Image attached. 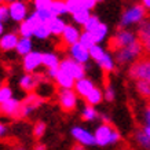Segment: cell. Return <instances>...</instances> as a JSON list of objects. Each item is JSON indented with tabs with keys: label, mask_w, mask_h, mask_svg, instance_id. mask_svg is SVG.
<instances>
[{
	"label": "cell",
	"mask_w": 150,
	"mask_h": 150,
	"mask_svg": "<svg viewBox=\"0 0 150 150\" xmlns=\"http://www.w3.org/2000/svg\"><path fill=\"white\" fill-rule=\"evenodd\" d=\"M13 1H15V0H4V3H7V4H8V3H13Z\"/></svg>",
	"instance_id": "obj_53"
},
{
	"label": "cell",
	"mask_w": 150,
	"mask_h": 150,
	"mask_svg": "<svg viewBox=\"0 0 150 150\" xmlns=\"http://www.w3.org/2000/svg\"><path fill=\"white\" fill-rule=\"evenodd\" d=\"M54 81L59 88H74V83H76V80H74L69 73H66V72H64V70L59 69Z\"/></svg>",
	"instance_id": "obj_20"
},
{
	"label": "cell",
	"mask_w": 150,
	"mask_h": 150,
	"mask_svg": "<svg viewBox=\"0 0 150 150\" xmlns=\"http://www.w3.org/2000/svg\"><path fill=\"white\" fill-rule=\"evenodd\" d=\"M23 102L28 105H30V106H33L35 109H39L41 105H43V102H44V98L35 91V92H29L26 95V98L23 99Z\"/></svg>",
	"instance_id": "obj_29"
},
{
	"label": "cell",
	"mask_w": 150,
	"mask_h": 150,
	"mask_svg": "<svg viewBox=\"0 0 150 150\" xmlns=\"http://www.w3.org/2000/svg\"><path fill=\"white\" fill-rule=\"evenodd\" d=\"M59 69L64 70V72L69 73L74 80H79V79L86 77V65H81L73 61L72 58H64L61 59V65H59Z\"/></svg>",
	"instance_id": "obj_10"
},
{
	"label": "cell",
	"mask_w": 150,
	"mask_h": 150,
	"mask_svg": "<svg viewBox=\"0 0 150 150\" xmlns=\"http://www.w3.org/2000/svg\"><path fill=\"white\" fill-rule=\"evenodd\" d=\"M90 17H91V10L81 8V10H79L77 13L72 14V21H73V23L77 25V26H84Z\"/></svg>",
	"instance_id": "obj_26"
},
{
	"label": "cell",
	"mask_w": 150,
	"mask_h": 150,
	"mask_svg": "<svg viewBox=\"0 0 150 150\" xmlns=\"http://www.w3.org/2000/svg\"><path fill=\"white\" fill-rule=\"evenodd\" d=\"M17 32L21 37H33V28L28 23L26 19L23 22L18 23V30Z\"/></svg>",
	"instance_id": "obj_36"
},
{
	"label": "cell",
	"mask_w": 150,
	"mask_h": 150,
	"mask_svg": "<svg viewBox=\"0 0 150 150\" xmlns=\"http://www.w3.org/2000/svg\"><path fill=\"white\" fill-rule=\"evenodd\" d=\"M80 36H81V30H80V28L77 25H74V23H68L66 28H65L64 33H62V41H64L65 46H72L74 43H79L80 40Z\"/></svg>",
	"instance_id": "obj_15"
},
{
	"label": "cell",
	"mask_w": 150,
	"mask_h": 150,
	"mask_svg": "<svg viewBox=\"0 0 150 150\" xmlns=\"http://www.w3.org/2000/svg\"><path fill=\"white\" fill-rule=\"evenodd\" d=\"M33 51V40L32 37H19V41L17 44V48H15V52L21 57H25L29 52Z\"/></svg>",
	"instance_id": "obj_22"
},
{
	"label": "cell",
	"mask_w": 150,
	"mask_h": 150,
	"mask_svg": "<svg viewBox=\"0 0 150 150\" xmlns=\"http://www.w3.org/2000/svg\"><path fill=\"white\" fill-rule=\"evenodd\" d=\"M0 113H1V109H0Z\"/></svg>",
	"instance_id": "obj_56"
},
{
	"label": "cell",
	"mask_w": 150,
	"mask_h": 150,
	"mask_svg": "<svg viewBox=\"0 0 150 150\" xmlns=\"http://www.w3.org/2000/svg\"><path fill=\"white\" fill-rule=\"evenodd\" d=\"M81 118L84 121H88V123H91V121H95L98 118L100 117L99 112L96 109V106H92V105H84L81 109V113H80Z\"/></svg>",
	"instance_id": "obj_23"
},
{
	"label": "cell",
	"mask_w": 150,
	"mask_h": 150,
	"mask_svg": "<svg viewBox=\"0 0 150 150\" xmlns=\"http://www.w3.org/2000/svg\"><path fill=\"white\" fill-rule=\"evenodd\" d=\"M65 4L68 7V13L72 15V14L77 13L79 10L84 8L81 0H65Z\"/></svg>",
	"instance_id": "obj_37"
},
{
	"label": "cell",
	"mask_w": 150,
	"mask_h": 150,
	"mask_svg": "<svg viewBox=\"0 0 150 150\" xmlns=\"http://www.w3.org/2000/svg\"><path fill=\"white\" fill-rule=\"evenodd\" d=\"M58 70H59V69H46V73H44V76H46L48 80H55Z\"/></svg>",
	"instance_id": "obj_43"
},
{
	"label": "cell",
	"mask_w": 150,
	"mask_h": 150,
	"mask_svg": "<svg viewBox=\"0 0 150 150\" xmlns=\"http://www.w3.org/2000/svg\"><path fill=\"white\" fill-rule=\"evenodd\" d=\"M87 105H92V106H98L99 103H102L105 100V96H103V91L100 90L99 87H95L88 95L84 98Z\"/></svg>",
	"instance_id": "obj_24"
},
{
	"label": "cell",
	"mask_w": 150,
	"mask_h": 150,
	"mask_svg": "<svg viewBox=\"0 0 150 150\" xmlns=\"http://www.w3.org/2000/svg\"><path fill=\"white\" fill-rule=\"evenodd\" d=\"M92 36L95 39V43L96 44H100V43H103L106 40V37L109 36V26L106 25V23H100L99 26L96 28L95 30L92 32Z\"/></svg>",
	"instance_id": "obj_27"
},
{
	"label": "cell",
	"mask_w": 150,
	"mask_h": 150,
	"mask_svg": "<svg viewBox=\"0 0 150 150\" xmlns=\"http://www.w3.org/2000/svg\"><path fill=\"white\" fill-rule=\"evenodd\" d=\"M7 132H8L7 127H6L3 123H0V139H1V138H4L6 135H7Z\"/></svg>",
	"instance_id": "obj_45"
},
{
	"label": "cell",
	"mask_w": 150,
	"mask_h": 150,
	"mask_svg": "<svg viewBox=\"0 0 150 150\" xmlns=\"http://www.w3.org/2000/svg\"><path fill=\"white\" fill-rule=\"evenodd\" d=\"M21 106H22V100H19L18 98H11L7 102L0 105L1 113L4 116H8L11 118H19V113H21Z\"/></svg>",
	"instance_id": "obj_14"
},
{
	"label": "cell",
	"mask_w": 150,
	"mask_h": 150,
	"mask_svg": "<svg viewBox=\"0 0 150 150\" xmlns=\"http://www.w3.org/2000/svg\"><path fill=\"white\" fill-rule=\"evenodd\" d=\"M52 1L54 0H32V4L35 7V11H41V10H50Z\"/></svg>",
	"instance_id": "obj_38"
},
{
	"label": "cell",
	"mask_w": 150,
	"mask_h": 150,
	"mask_svg": "<svg viewBox=\"0 0 150 150\" xmlns=\"http://www.w3.org/2000/svg\"><path fill=\"white\" fill-rule=\"evenodd\" d=\"M66 25H68V23H66V21L64 19V17H52L51 21L47 22V26L50 29L51 36H55V37L62 36Z\"/></svg>",
	"instance_id": "obj_19"
},
{
	"label": "cell",
	"mask_w": 150,
	"mask_h": 150,
	"mask_svg": "<svg viewBox=\"0 0 150 150\" xmlns=\"http://www.w3.org/2000/svg\"><path fill=\"white\" fill-rule=\"evenodd\" d=\"M68 55L69 58H72L73 61H76L81 65H87L91 59L90 55V50H87L86 47H83L80 43H74L72 46L68 47Z\"/></svg>",
	"instance_id": "obj_13"
},
{
	"label": "cell",
	"mask_w": 150,
	"mask_h": 150,
	"mask_svg": "<svg viewBox=\"0 0 150 150\" xmlns=\"http://www.w3.org/2000/svg\"><path fill=\"white\" fill-rule=\"evenodd\" d=\"M143 129H145V132L149 135V138H150V127H149V125H145V127H143Z\"/></svg>",
	"instance_id": "obj_52"
},
{
	"label": "cell",
	"mask_w": 150,
	"mask_h": 150,
	"mask_svg": "<svg viewBox=\"0 0 150 150\" xmlns=\"http://www.w3.org/2000/svg\"><path fill=\"white\" fill-rule=\"evenodd\" d=\"M134 139H135V142H137V145L141 146L142 149L150 150V138H149V135L145 132L143 128H138V129H135V132H134Z\"/></svg>",
	"instance_id": "obj_25"
},
{
	"label": "cell",
	"mask_w": 150,
	"mask_h": 150,
	"mask_svg": "<svg viewBox=\"0 0 150 150\" xmlns=\"http://www.w3.org/2000/svg\"><path fill=\"white\" fill-rule=\"evenodd\" d=\"M70 135L74 141L80 143V145L90 147V146H95L96 141H95V135L94 132H91L88 128L81 127V125H74L70 129Z\"/></svg>",
	"instance_id": "obj_8"
},
{
	"label": "cell",
	"mask_w": 150,
	"mask_h": 150,
	"mask_svg": "<svg viewBox=\"0 0 150 150\" xmlns=\"http://www.w3.org/2000/svg\"><path fill=\"white\" fill-rule=\"evenodd\" d=\"M1 3H4V0H0V4H1Z\"/></svg>",
	"instance_id": "obj_54"
},
{
	"label": "cell",
	"mask_w": 150,
	"mask_h": 150,
	"mask_svg": "<svg viewBox=\"0 0 150 150\" xmlns=\"http://www.w3.org/2000/svg\"><path fill=\"white\" fill-rule=\"evenodd\" d=\"M143 52H145L143 46L138 40L137 43H134L131 46L114 51L113 57L118 65H132L134 62H137L138 59H141L143 57Z\"/></svg>",
	"instance_id": "obj_4"
},
{
	"label": "cell",
	"mask_w": 150,
	"mask_h": 150,
	"mask_svg": "<svg viewBox=\"0 0 150 150\" xmlns=\"http://www.w3.org/2000/svg\"><path fill=\"white\" fill-rule=\"evenodd\" d=\"M41 58H43V66L46 69H59L61 59L58 54H55L52 51H44Z\"/></svg>",
	"instance_id": "obj_21"
},
{
	"label": "cell",
	"mask_w": 150,
	"mask_h": 150,
	"mask_svg": "<svg viewBox=\"0 0 150 150\" xmlns=\"http://www.w3.org/2000/svg\"><path fill=\"white\" fill-rule=\"evenodd\" d=\"M138 41V35L135 32H132L129 29H118L117 32L114 33L112 39L109 41V48L112 51H117L120 48H124V47H128L137 43Z\"/></svg>",
	"instance_id": "obj_5"
},
{
	"label": "cell",
	"mask_w": 150,
	"mask_h": 150,
	"mask_svg": "<svg viewBox=\"0 0 150 150\" xmlns=\"http://www.w3.org/2000/svg\"><path fill=\"white\" fill-rule=\"evenodd\" d=\"M99 118H102V123H110V117L106 114H100Z\"/></svg>",
	"instance_id": "obj_49"
},
{
	"label": "cell",
	"mask_w": 150,
	"mask_h": 150,
	"mask_svg": "<svg viewBox=\"0 0 150 150\" xmlns=\"http://www.w3.org/2000/svg\"><path fill=\"white\" fill-rule=\"evenodd\" d=\"M0 87H1V83H0Z\"/></svg>",
	"instance_id": "obj_55"
},
{
	"label": "cell",
	"mask_w": 150,
	"mask_h": 150,
	"mask_svg": "<svg viewBox=\"0 0 150 150\" xmlns=\"http://www.w3.org/2000/svg\"><path fill=\"white\" fill-rule=\"evenodd\" d=\"M135 83V90L142 98L145 99H150V81H134Z\"/></svg>",
	"instance_id": "obj_30"
},
{
	"label": "cell",
	"mask_w": 150,
	"mask_h": 150,
	"mask_svg": "<svg viewBox=\"0 0 150 150\" xmlns=\"http://www.w3.org/2000/svg\"><path fill=\"white\" fill-rule=\"evenodd\" d=\"M141 4L143 6L147 11H150V0H141Z\"/></svg>",
	"instance_id": "obj_48"
},
{
	"label": "cell",
	"mask_w": 150,
	"mask_h": 150,
	"mask_svg": "<svg viewBox=\"0 0 150 150\" xmlns=\"http://www.w3.org/2000/svg\"><path fill=\"white\" fill-rule=\"evenodd\" d=\"M100 19H99V17L98 15H95V14H91V17L88 18V21L86 22V25L83 26V30H86V32H94L96 28L100 25Z\"/></svg>",
	"instance_id": "obj_34"
},
{
	"label": "cell",
	"mask_w": 150,
	"mask_h": 150,
	"mask_svg": "<svg viewBox=\"0 0 150 150\" xmlns=\"http://www.w3.org/2000/svg\"><path fill=\"white\" fill-rule=\"evenodd\" d=\"M3 35H4V23L0 21V37L3 36Z\"/></svg>",
	"instance_id": "obj_50"
},
{
	"label": "cell",
	"mask_w": 150,
	"mask_h": 150,
	"mask_svg": "<svg viewBox=\"0 0 150 150\" xmlns=\"http://www.w3.org/2000/svg\"><path fill=\"white\" fill-rule=\"evenodd\" d=\"M10 19V10L7 3H1L0 4V21L4 23Z\"/></svg>",
	"instance_id": "obj_40"
},
{
	"label": "cell",
	"mask_w": 150,
	"mask_h": 150,
	"mask_svg": "<svg viewBox=\"0 0 150 150\" xmlns=\"http://www.w3.org/2000/svg\"><path fill=\"white\" fill-rule=\"evenodd\" d=\"M50 11L54 17H64L68 13V7L65 4V0H54L50 7Z\"/></svg>",
	"instance_id": "obj_28"
},
{
	"label": "cell",
	"mask_w": 150,
	"mask_h": 150,
	"mask_svg": "<svg viewBox=\"0 0 150 150\" xmlns=\"http://www.w3.org/2000/svg\"><path fill=\"white\" fill-rule=\"evenodd\" d=\"M90 55H91V59L95 61L96 65L100 68V70L106 74L109 73H114L116 69H117V62L110 51L105 50L100 44H95V46L90 48Z\"/></svg>",
	"instance_id": "obj_3"
},
{
	"label": "cell",
	"mask_w": 150,
	"mask_h": 150,
	"mask_svg": "<svg viewBox=\"0 0 150 150\" xmlns=\"http://www.w3.org/2000/svg\"><path fill=\"white\" fill-rule=\"evenodd\" d=\"M46 131H47V124L44 123V121L39 120V121H36V123H35V125H33L32 134H33V137H35V139L40 141L41 138L46 135Z\"/></svg>",
	"instance_id": "obj_33"
},
{
	"label": "cell",
	"mask_w": 150,
	"mask_h": 150,
	"mask_svg": "<svg viewBox=\"0 0 150 150\" xmlns=\"http://www.w3.org/2000/svg\"><path fill=\"white\" fill-rule=\"evenodd\" d=\"M103 96H105V100L106 102H113L116 99V90H114V87L112 84H106L103 90Z\"/></svg>",
	"instance_id": "obj_39"
},
{
	"label": "cell",
	"mask_w": 150,
	"mask_h": 150,
	"mask_svg": "<svg viewBox=\"0 0 150 150\" xmlns=\"http://www.w3.org/2000/svg\"><path fill=\"white\" fill-rule=\"evenodd\" d=\"M128 76L134 81H150V57H142L129 66Z\"/></svg>",
	"instance_id": "obj_6"
},
{
	"label": "cell",
	"mask_w": 150,
	"mask_h": 150,
	"mask_svg": "<svg viewBox=\"0 0 150 150\" xmlns=\"http://www.w3.org/2000/svg\"><path fill=\"white\" fill-rule=\"evenodd\" d=\"M43 52L40 51H35L29 52L28 55L22 57V69L25 73H36L40 66H43V58H41Z\"/></svg>",
	"instance_id": "obj_12"
},
{
	"label": "cell",
	"mask_w": 150,
	"mask_h": 150,
	"mask_svg": "<svg viewBox=\"0 0 150 150\" xmlns=\"http://www.w3.org/2000/svg\"><path fill=\"white\" fill-rule=\"evenodd\" d=\"M14 98V91L13 88L8 86V84H1L0 87V105L7 102L8 99Z\"/></svg>",
	"instance_id": "obj_35"
},
{
	"label": "cell",
	"mask_w": 150,
	"mask_h": 150,
	"mask_svg": "<svg viewBox=\"0 0 150 150\" xmlns=\"http://www.w3.org/2000/svg\"><path fill=\"white\" fill-rule=\"evenodd\" d=\"M10 19L17 23L23 22L29 15V7L25 0H15L13 3H8Z\"/></svg>",
	"instance_id": "obj_11"
},
{
	"label": "cell",
	"mask_w": 150,
	"mask_h": 150,
	"mask_svg": "<svg viewBox=\"0 0 150 150\" xmlns=\"http://www.w3.org/2000/svg\"><path fill=\"white\" fill-rule=\"evenodd\" d=\"M95 135L96 146L106 147V146L117 145L121 141V134L117 131V128H114L112 123H100L94 131Z\"/></svg>",
	"instance_id": "obj_2"
},
{
	"label": "cell",
	"mask_w": 150,
	"mask_h": 150,
	"mask_svg": "<svg viewBox=\"0 0 150 150\" xmlns=\"http://www.w3.org/2000/svg\"><path fill=\"white\" fill-rule=\"evenodd\" d=\"M143 120H145V125H149L150 127V103L145 108V112H143Z\"/></svg>",
	"instance_id": "obj_44"
},
{
	"label": "cell",
	"mask_w": 150,
	"mask_h": 150,
	"mask_svg": "<svg viewBox=\"0 0 150 150\" xmlns=\"http://www.w3.org/2000/svg\"><path fill=\"white\" fill-rule=\"evenodd\" d=\"M95 87H96L95 83L92 81L90 77L86 76V77L76 80V83H74V91L77 92V95L80 96V98H86Z\"/></svg>",
	"instance_id": "obj_17"
},
{
	"label": "cell",
	"mask_w": 150,
	"mask_h": 150,
	"mask_svg": "<svg viewBox=\"0 0 150 150\" xmlns=\"http://www.w3.org/2000/svg\"><path fill=\"white\" fill-rule=\"evenodd\" d=\"M14 150H28L25 146H22V145H18V146H15L14 147Z\"/></svg>",
	"instance_id": "obj_51"
},
{
	"label": "cell",
	"mask_w": 150,
	"mask_h": 150,
	"mask_svg": "<svg viewBox=\"0 0 150 150\" xmlns=\"http://www.w3.org/2000/svg\"><path fill=\"white\" fill-rule=\"evenodd\" d=\"M19 35L17 32H7L0 37V50L3 52H10V51H15L17 44L19 41Z\"/></svg>",
	"instance_id": "obj_16"
},
{
	"label": "cell",
	"mask_w": 150,
	"mask_h": 150,
	"mask_svg": "<svg viewBox=\"0 0 150 150\" xmlns=\"http://www.w3.org/2000/svg\"><path fill=\"white\" fill-rule=\"evenodd\" d=\"M39 14V17H40V21L43 23H47L48 21H51V18L54 17L52 13H51L50 10H41V11H36Z\"/></svg>",
	"instance_id": "obj_41"
},
{
	"label": "cell",
	"mask_w": 150,
	"mask_h": 150,
	"mask_svg": "<svg viewBox=\"0 0 150 150\" xmlns=\"http://www.w3.org/2000/svg\"><path fill=\"white\" fill-rule=\"evenodd\" d=\"M138 40L143 46L145 52L150 54V21H145L139 25L138 29Z\"/></svg>",
	"instance_id": "obj_18"
},
{
	"label": "cell",
	"mask_w": 150,
	"mask_h": 150,
	"mask_svg": "<svg viewBox=\"0 0 150 150\" xmlns=\"http://www.w3.org/2000/svg\"><path fill=\"white\" fill-rule=\"evenodd\" d=\"M81 1H83L84 8H87V10H94L96 7V4L99 3L98 0H81Z\"/></svg>",
	"instance_id": "obj_42"
},
{
	"label": "cell",
	"mask_w": 150,
	"mask_h": 150,
	"mask_svg": "<svg viewBox=\"0 0 150 150\" xmlns=\"http://www.w3.org/2000/svg\"><path fill=\"white\" fill-rule=\"evenodd\" d=\"M50 36H51V33H50L48 26H47V23L41 22L40 25H39L35 30H33V37H35V39H37V40H47Z\"/></svg>",
	"instance_id": "obj_31"
},
{
	"label": "cell",
	"mask_w": 150,
	"mask_h": 150,
	"mask_svg": "<svg viewBox=\"0 0 150 150\" xmlns=\"http://www.w3.org/2000/svg\"><path fill=\"white\" fill-rule=\"evenodd\" d=\"M146 17H147V10L141 3L131 4V6H128L127 8L121 13V15H120L118 28H121V29H129V26L141 25L142 22L146 21Z\"/></svg>",
	"instance_id": "obj_1"
},
{
	"label": "cell",
	"mask_w": 150,
	"mask_h": 150,
	"mask_svg": "<svg viewBox=\"0 0 150 150\" xmlns=\"http://www.w3.org/2000/svg\"><path fill=\"white\" fill-rule=\"evenodd\" d=\"M79 43H80L83 47H86L87 50L92 48V47L96 44L95 39H94V36H92V33L91 32H86V30H83V32H81V36H80Z\"/></svg>",
	"instance_id": "obj_32"
},
{
	"label": "cell",
	"mask_w": 150,
	"mask_h": 150,
	"mask_svg": "<svg viewBox=\"0 0 150 150\" xmlns=\"http://www.w3.org/2000/svg\"><path fill=\"white\" fill-rule=\"evenodd\" d=\"M33 150H47V145L43 143V142H37L35 147H33Z\"/></svg>",
	"instance_id": "obj_46"
},
{
	"label": "cell",
	"mask_w": 150,
	"mask_h": 150,
	"mask_svg": "<svg viewBox=\"0 0 150 150\" xmlns=\"http://www.w3.org/2000/svg\"><path fill=\"white\" fill-rule=\"evenodd\" d=\"M46 76L44 74H37V73H25L22 77L19 79V87L21 90L25 91L26 94L29 92H35L36 88L40 86L43 81H46Z\"/></svg>",
	"instance_id": "obj_9"
},
{
	"label": "cell",
	"mask_w": 150,
	"mask_h": 150,
	"mask_svg": "<svg viewBox=\"0 0 150 150\" xmlns=\"http://www.w3.org/2000/svg\"><path fill=\"white\" fill-rule=\"evenodd\" d=\"M70 150H86V146H83V145H80V143H74V145L70 147Z\"/></svg>",
	"instance_id": "obj_47"
},
{
	"label": "cell",
	"mask_w": 150,
	"mask_h": 150,
	"mask_svg": "<svg viewBox=\"0 0 150 150\" xmlns=\"http://www.w3.org/2000/svg\"><path fill=\"white\" fill-rule=\"evenodd\" d=\"M57 98H58V103L61 109L64 112H73L77 108L80 96L74 91V88H59Z\"/></svg>",
	"instance_id": "obj_7"
}]
</instances>
